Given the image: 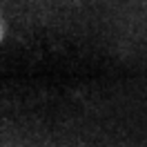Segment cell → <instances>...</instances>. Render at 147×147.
<instances>
[{"label":"cell","instance_id":"1","mask_svg":"<svg viewBox=\"0 0 147 147\" xmlns=\"http://www.w3.org/2000/svg\"><path fill=\"white\" fill-rule=\"evenodd\" d=\"M0 38H2V27H0Z\"/></svg>","mask_w":147,"mask_h":147}]
</instances>
